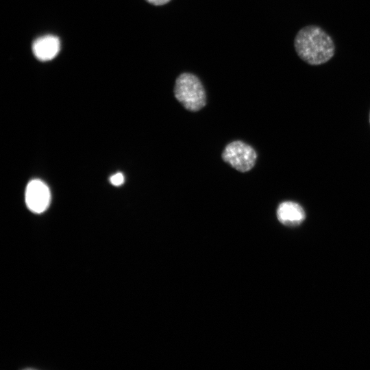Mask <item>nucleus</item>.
<instances>
[{
    "label": "nucleus",
    "mask_w": 370,
    "mask_h": 370,
    "mask_svg": "<svg viewBox=\"0 0 370 370\" xmlns=\"http://www.w3.org/2000/svg\"><path fill=\"white\" fill-rule=\"evenodd\" d=\"M222 158L237 171L247 172L254 167L257 154L250 145L236 140L225 147Z\"/></svg>",
    "instance_id": "obj_3"
},
{
    "label": "nucleus",
    "mask_w": 370,
    "mask_h": 370,
    "mask_svg": "<svg viewBox=\"0 0 370 370\" xmlns=\"http://www.w3.org/2000/svg\"><path fill=\"white\" fill-rule=\"evenodd\" d=\"M294 48L299 58L312 66L323 64L335 54L332 37L314 25L305 26L298 31L294 39Z\"/></svg>",
    "instance_id": "obj_1"
},
{
    "label": "nucleus",
    "mask_w": 370,
    "mask_h": 370,
    "mask_svg": "<svg viewBox=\"0 0 370 370\" xmlns=\"http://www.w3.org/2000/svg\"><path fill=\"white\" fill-rule=\"evenodd\" d=\"M304 209L298 204L293 201L281 203L277 209L279 221L286 226H297L305 219Z\"/></svg>",
    "instance_id": "obj_6"
},
{
    "label": "nucleus",
    "mask_w": 370,
    "mask_h": 370,
    "mask_svg": "<svg viewBox=\"0 0 370 370\" xmlns=\"http://www.w3.org/2000/svg\"><path fill=\"white\" fill-rule=\"evenodd\" d=\"M25 197L27 206L35 213L45 211L50 204V190L40 180H33L28 183Z\"/></svg>",
    "instance_id": "obj_4"
},
{
    "label": "nucleus",
    "mask_w": 370,
    "mask_h": 370,
    "mask_svg": "<svg viewBox=\"0 0 370 370\" xmlns=\"http://www.w3.org/2000/svg\"><path fill=\"white\" fill-rule=\"evenodd\" d=\"M60 49L59 38L53 35H46L36 38L32 44L34 56L40 61L45 62L54 58Z\"/></svg>",
    "instance_id": "obj_5"
},
{
    "label": "nucleus",
    "mask_w": 370,
    "mask_h": 370,
    "mask_svg": "<svg viewBox=\"0 0 370 370\" xmlns=\"http://www.w3.org/2000/svg\"><path fill=\"white\" fill-rule=\"evenodd\" d=\"M148 3L154 5H162L169 3L171 0H146Z\"/></svg>",
    "instance_id": "obj_8"
},
{
    "label": "nucleus",
    "mask_w": 370,
    "mask_h": 370,
    "mask_svg": "<svg viewBox=\"0 0 370 370\" xmlns=\"http://www.w3.org/2000/svg\"><path fill=\"white\" fill-rule=\"evenodd\" d=\"M110 181L111 184L114 186H120L124 182L123 175L121 173H117L116 174H114L110 177Z\"/></svg>",
    "instance_id": "obj_7"
},
{
    "label": "nucleus",
    "mask_w": 370,
    "mask_h": 370,
    "mask_svg": "<svg viewBox=\"0 0 370 370\" xmlns=\"http://www.w3.org/2000/svg\"><path fill=\"white\" fill-rule=\"evenodd\" d=\"M369 121H370V115H369Z\"/></svg>",
    "instance_id": "obj_9"
},
{
    "label": "nucleus",
    "mask_w": 370,
    "mask_h": 370,
    "mask_svg": "<svg viewBox=\"0 0 370 370\" xmlns=\"http://www.w3.org/2000/svg\"><path fill=\"white\" fill-rule=\"evenodd\" d=\"M174 95L188 110L196 112L205 106L206 95L204 86L194 74L184 73L176 79Z\"/></svg>",
    "instance_id": "obj_2"
}]
</instances>
